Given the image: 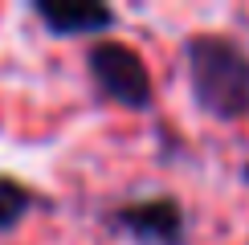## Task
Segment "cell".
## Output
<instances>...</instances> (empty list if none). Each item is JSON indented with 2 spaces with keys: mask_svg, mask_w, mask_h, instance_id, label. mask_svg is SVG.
Returning <instances> with one entry per match:
<instances>
[{
  "mask_svg": "<svg viewBox=\"0 0 249 245\" xmlns=\"http://www.w3.org/2000/svg\"><path fill=\"white\" fill-rule=\"evenodd\" d=\"M115 233H127L139 245H180L184 241V212L168 196H151L139 204H123L110 217Z\"/></svg>",
  "mask_w": 249,
  "mask_h": 245,
  "instance_id": "obj_3",
  "label": "cell"
},
{
  "mask_svg": "<svg viewBox=\"0 0 249 245\" xmlns=\"http://www.w3.org/2000/svg\"><path fill=\"white\" fill-rule=\"evenodd\" d=\"M90 74H94L98 90L119 106L143 110L151 102V78L143 70L139 53L123 41H102V45L90 49Z\"/></svg>",
  "mask_w": 249,
  "mask_h": 245,
  "instance_id": "obj_2",
  "label": "cell"
},
{
  "mask_svg": "<svg viewBox=\"0 0 249 245\" xmlns=\"http://www.w3.org/2000/svg\"><path fill=\"white\" fill-rule=\"evenodd\" d=\"M33 13L49 25V33L57 37H74V33H98V29H107L115 13L102 4H37Z\"/></svg>",
  "mask_w": 249,
  "mask_h": 245,
  "instance_id": "obj_4",
  "label": "cell"
},
{
  "mask_svg": "<svg viewBox=\"0 0 249 245\" xmlns=\"http://www.w3.org/2000/svg\"><path fill=\"white\" fill-rule=\"evenodd\" d=\"M25 212H29V192L20 188L17 180L0 176V233L13 229V225L25 217Z\"/></svg>",
  "mask_w": 249,
  "mask_h": 245,
  "instance_id": "obj_5",
  "label": "cell"
},
{
  "mask_svg": "<svg viewBox=\"0 0 249 245\" xmlns=\"http://www.w3.org/2000/svg\"><path fill=\"white\" fill-rule=\"evenodd\" d=\"M192 94L216 119L249 115V49L229 37L200 33L184 45Z\"/></svg>",
  "mask_w": 249,
  "mask_h": 245,
  "instance_id": "obj_1",
  "label": "cell"
}]
</instances>
